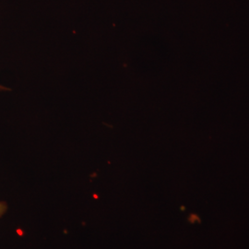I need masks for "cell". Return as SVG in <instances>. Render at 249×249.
<instances>
[{"label": "cell", "mask_w": 249, "mask_h": 249, "mask_svg": "<svg viewBox=\"0 0 249 249\" xmlns=\"http://www.w3.org/2000/svg\"><path fill=\"white\" fill-rule=\"evenodd\" d=\"M8 212V204L6 201L0 200V219Z\"/></svg>", "instance_id": "6da1fadb"}]
</instances>
